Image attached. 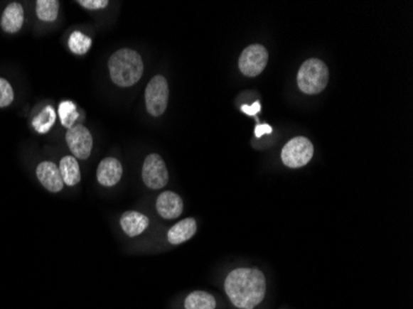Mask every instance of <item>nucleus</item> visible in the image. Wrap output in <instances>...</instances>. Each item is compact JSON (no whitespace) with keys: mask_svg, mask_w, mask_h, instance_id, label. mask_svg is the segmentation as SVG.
Here are the masks:
<instances>
[{"mask_svg":"<svg viewBox=\"0 0 413 309\" xmlns=\"http://www.w3.org/2000/svg\"><path fill=\"white\" fill-rule=\"evenodd\" d=\"M224 292L234 309H257L267 293V281L257 267H239L224 281Z\"/></svg>","mask_w":413,"mask_h":309,"instance_id":"f257e3e1","label":"nucleus"},{"mask_svg":"<svg viewBox=\"0 0 413 309\" xmlns=\"http://www.w3.org/2000/svg\"><path fill=\"white\" fill-rule=\"evenodd\" d=\"M110 78L119 87L134 86L140 81L144 73L143 58L136 51L122 48L110 56Z\"/></svg>","mask_w":413,"mask_h":309,"instance_id":"f03ea898","label":"nucleus"},{"mask_svg":"<svg viewBox=\"0 0 413 309\" xmlns=\"http://www.w3.org/2000/svg\"><path fill=\"white\" fill-rule=\"evenodd\" d=\"M329 71L323 61L311 58L304 62L297 73V85L306 94H317L327 87Z\"/></svg>","mask_w":413,"mask_h":309,"instance_id":"7ed1b4c3","label":"nucleus"},{"mask_svg":"<svg viewBox=\"0 0 413 309\" xmlns=\"http://www.w3.org/2000/svg\"><path fill=\"white\" fill-rule=\"evenodd\" d=\"M313 145L309 139L304 136H297L286 143L281 158L284 165L290 168H299L309 163L313 157Z\"/></svg>","mask_w":413,"mask_h":309,"instance_id":"20e7f679","label":"nucleus"},{"mask_svg":"<svg viewBox=\"0 0 413 309\" xmlns=\"http://www.w3.org/2000/svg\"><path fill=\"white\" fill-rule=\"evenodd\" d=\"M145 102L149 114L152 116H160L165 113L168 103V85L165 77L157 75L149 82Z\"/></svg>","mask_w":413,"mask_h":309,"instance_id":"39448f33","label":"nucleus"},{"mask_svg":"<svg viewBox=\"0 0 413 309\" xmlns=\"http://www.w3.org/2000/svg\"><path fill=\"white\" fill-rule=\"evenodd\" d=\"M269 53L262 45H250L239 58V70L247 77H257L265 70Z\"/></svg>","mask_w":413,"mask_h":309,"instance_id":"423d86ee","label":"nucleus"},{"mask_svg":"<svg viewBox=\"0 0 413 309\" xmlns=\"http://www.w3.org/2000/svg\"><path fill=\"white\" fill-rule=\"evenodd\" d=\"M143 181L150 190H161L168 182L165 161L157 153L149 155L143 165Z\"/></svg>","mask_w":413,"mask_h":309,"instance_id":"0eeeda50","label":"nucleus"},{"mask_svg":"<svg viewBox=\"0 0 413 309\" xmlns=\"http://www.w3.org/2000/svg\"><path fill=\"white\" fill-rule=\"evenodd\" d=\"M66 141L71 153L80 158V160H87L90 157V151L93 148V139L90 130L82 125L77 124L71 129H68L66 134Z\"/></svg>","mask_w":413,"mask_h":309,"instance_id":"6e6552de","label":"nucleus"},{"mask_svg":"<svg viewBox=\"0 0 413 309\" xmlns=\"http://www.w3.org/2000/svg\"><path fill=\"white\" fill-rule=\"evenodd\" d=\"M36 176L40 183L53 193H58L63 190V180H62L60 168L56 163L51 161H43L36 168Z\"/></svg>","mask_w":413,"mask_h":309,"instance_id":"1a4fd4ad","label":"nucleus"},{"mask_svg":"<svg viewBox=\"0 0 413 309\" xmlns=\"http://www.w3.org/2000/svg\"><path fill=\"white\" fill-rule=\"evenodd\" d=\"M156 210L163 219L168 220L177 219L183 212V200L172 190L162 192L161 195L157 197Z\"/></svg>","mask_w":413,"mask_h":309,"instance_id":"9d476101","label":"nucleus"},{"mask_svg":"<svg viewBox=\"0 0 413 309\" xmlns=\"http://www.w3.org/2000/svg\"><path fill=\"white\" fill-rule=\"evenodd\" d=\"M123 176V166L114 157H105L100 162L97 170V180L104 187H113Z\"/></svg>","mask_w":413,"mask_h":309,"instance_id":"9b49d317","label":"nucleus"},{"mask_svg":"<svg viewBox=\"0 0 413 309\" xmlns=\"http://www.w3.org/2000/svg\"><path fill=\"white\" fill-rule=\"evenodd\" d=\"M149 225L150 220L148 217L136 210H128L120 218V227L123 229L124 233L130 238H135L143 234L149 228Z\"/></svg>","mask_w":413,"mask_h":309,"instance_id":"f8f14e48","label":"nucleus"},{"mask_svg":"<svg viewBox=\"0 0 413 309\" xmlns=\"http://www.w3.org/2000/svg\"><path fill=\"white\" fill-rule=\"evenodd\" d=\"M195 233H197L195 219L186 218L175 224L167 232V240L172 245H180V244L188 242L191 238H193Z\"/></svg>","mask_w":413,"mask_h":309,"instance_id":"ddd939ff","label":"nucleus"},{"mask_svg":"<svg viewBox=\"0 0 413 309\" xmlns=\"http://www.w3.org/2000/svg\"><path fill=\"white\" fill-rule=\"evenodd\" d=\"M24 24V9L23 5L19 3H11L5 8L3 16H1V29L5 33H15L20 31Z\"/></svg>","mask_w":413,"mask_h":309,"instance_id":"4468645a","label":"nucleus"},{"mask_svg":"<svg viewBox=\"0 0 413 309\" xmlns=\"http://www.w3.org/2000/svg\"><path fill=\"white\" fill-rule=\"evenodd\" d=\"M60 173L63 183L70 187L76 185L81 181V170L76 158L73 156H65L60 162Z\"/></svg>","mask_w":413,"mask_h":309,"instance_id":"2eb2a0df","label":"nucleus"},{"mask_svg":"<svg viewBox=\"0 0 413 309\" xmlns=\"http://www.w3.org/2000/svg\"><path fill=\"white\" fill-rule=\"evenodd\" d=\"M185 309H217V300L205 291H193L186 297Z\"/></svg>","mask_w":413,"mask_h":309,"instance_id":"dca6fc26","label":"nucleus"},{"mask_svg":"<svg viewBox=\"0 0 413 309\" xmlns=\"http://www.w3.org/2000/svg\"><path fill=\"white\" fill-rule=\"evenodd\" d=\"M55 121H56V113L51 105H48L43 108L40 114L33 118V126L38 134H46L53 129Z\"/></svg>","mask_w":413,"mask_h":309,"instance_id":"f3484780","label":"nucleus"},{"mask_svg":"<svg viewBox=\"0 0 413 309\" xmlns=\"http://www.w3.org/2000/svg\"><path fill=\"white\" fill-rule=\"evenodd\" d=\"M60 3L56 0H38L36 3V15L45 23H53L58 19Z\"/></svg>","mask_w":413,"mask_h":309,"instance_id":"a211bd4d","label":"nucleus"},{"mask_svg":"<svg viewBox=\"0 0 413 309\" xmlns=\"http://www.w3.org/2000/svg\"><path fill=\"white\" fill-rule=\"evenodd\" d=\"M58 115H60L62 125L67 129H71L72 126H75V123H76V120L80 116L76 104L73 102H68V100H65V102L60 103V105H58Z\"/></svg>","mask_w":413,"mask_h":309,"instance_id":"6ab92c4d","label":"nucleus"},{"mask_svg":"<svg viewBox=\"0 0 413 309\" xmlns=\"http://www.w3.org/2000/svg\"><path fill=\"white\" fill-rule=\"evenodd\" d=\"M90 46H92V40L80 31L72 33L68 38V48L75 55H85L90 51Z\"/></svg>","mask_w":413,"mask_h":309,"instance_id":"aec40b11","label":"nucleus"},{"mask_svg":"<svg viewBox=\"0 0 413 309\" xmlns=\"http://www.w3.org/2000/svg\"><path fill=\"white\" fill-rule=\"evenodd\" d=\"M14 100V91L13 87L10 86L9 82L0 78V108H5L11 104Z\"/></svg>","mask_w":413,"mask_h":309,"instance_id":"412c9836","label":"nucleus"},{"mask_svg":"<svg viewBox=\"0 0 413 309\" xmlns=\"http://www.w3.org/2000/svg\"><path fill=\"white\" fill-rule=\"evenodd\" d=\"M78 4L88 10L104 9L107 5L109 4L108 0H80Z\"/></svg>","mask_w":413,"mask_h":309,"instance_id":"4be33fe9","label":"nucleus"},{"mask_svg":"<svg viewBox=\"0 0 413 309\" xmlns=\"http://www.w3.org/2000/svg\"><path fill=\"white\" fill-rule=\"evenodd\" d=\"M260 108H262V107H260V103H259V102H255V103H254L252 107L242 105V110L244 112V113H245V114L255 115L257 113L260 112Z\"/></svg>","mask_w":413,"mask_h":309,"instance_id":"5701e85b","label":"nucleus"},{"mask_svg":"<svg viewBox=\"0 0 413 309\" xmlns=\"http://www.w3.org/2000/svg\"><path fill=\"white\" fill-rule=\"evenodd\" d=\"M272 133V128L269 126V125H259L255 129V135H257V138H260L264 134H271Z\"/></svg>","mask_w":413,"mask_h":309,"instance_id":"b1692460","label":"nucleus"}]
</instances>
